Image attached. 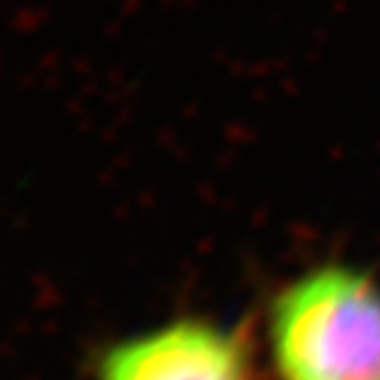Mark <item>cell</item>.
<instances>
[{"label":"cell","instance_id":"1","mask_svg":"<svg viewBox=\"0 0 380 380\" xmlns=\"http://www.w3.org/2000/svg\"><path fill=\"white\" fill-rule=\"evenodd\" d=\"M270 342L282 380H380V286L351 268L309 272L277 298Z\"/></svg>","mask_w":380,"mask_h":380},{"label":"cell","instance_id":"2","mask_svg":"<svg viewBox=\"0 0 380 380\" xmlns=\"http://www.w3.org/2000/svg\"><path fill=\"white\" fill-rule=\"evenodd\" d=\"M101 380H250L236 335L206 323H175L112 349Z\"/></svg>","mask_w":380,"mask_h":380}]
</instances>
